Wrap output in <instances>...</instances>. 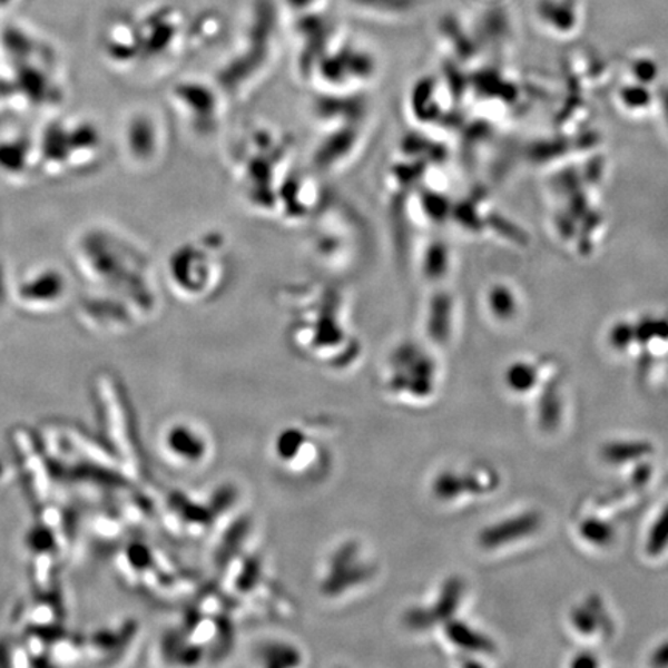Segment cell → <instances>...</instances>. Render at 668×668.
Wrapping results in <instances>:
<instances>
[{"label":"cell","instance_id":"obj_1","mask_svg":"<svg viewBox=\"0 0 668 668\" xmlns=\"http://www.w3.org/2000/svg\"><path fill=\"white\" fill-rule=\"evenodd\" d=\"M387 387L393 395L405 400L432 397L436 389L435 362L415 345H405L392 356Z\"/></svg>","mask_w":668,"mask_h":668},{"label":"cell","instance_id":"obj_2","mask_svg":"<svg viewBox=\"0 0 668 668\" xmlns=\"http://www.w3.org/2000/svg\"><path fill=\"white\" fill-rule=\"evenodd\" d=\"M499 475L491 469H473L471 472H456L453 469L439 473L432 483V494L449 503L466 494L483 495L499 488Z\"/></svg>","mask_w":668,"mask_h":668},{"label":"cell","instance_id":"obj_3","mask_svg":"<svg viewBox=\"0 0 668 668\" xmlns=\"http://www.w3.org/2000/svg\"><path fill=\"white\" fill-rule=\"evenodd\" d=\"M163 448L170 460L189 466H197L209 455L208 439L195 425L188 423L170 425L163 436Z\"/></svg>","mask_w":668,"mask_h":668},{"label":"cell","instance_id":"obj_4","mask_svg":"<svg viewBox=\"0 0 668 668\" xmlns=\"http://www.w3.org/2000/svg\"><path fill=\"white\" fill-rule=\"evenodd\" d=\"M542 514L539 511H527L522 514L509 517L499 523L489 524L481 529L479 543L484 550H499L507 544L517 542V540L527 539L536 534L542 527Z\"/></svg>","mask_w":668,"mask_h":668},{"label":"cell","instance_id":"obj_5","mask_svg":"<svg viewBox=\"0 0 668 668\" xmlns=\"http://www.w3.org/2000/svg\"><path fill=\"white\" fill-rule=\"evenodd\" d=\"M655 445L646 440H618L603 444L600 455L610 464H627L654 455Z\"/></svg>","mask_w":668,"mask_h":668},{"label":"cell","instance_id":"obj_6","mask_svg":"<svg viewBox=\"0 0 668 668\" xmlns=\"http://www.w3.org/2000/svg\"><path fill=\"white\" fill-rule=\"evenodd\" d=\"M448 638L451 639L453 646L473 651V654H494L495 651V644L487 635L480 633L475 628L460 622V620L448 623Z\"/></svg>","mask_w":668,"mask_h":668},{"label":"cell","instance_id":"obj_7","mask_svg":"<svg viewBox=\"0 0 668 668\" xmlns=\"http://www.w3.org/2000/svg\"><path fill=\"white\" fill-rule=\"evenodd\" d=\"M488 305L497 320L509 321L519 313V299L507 284H495L489 289Z\"/></svg>","mask_w":668,"mask_h":668},{"label":"cell","instance_id":"obj_8","mask_svg":"<svg viewBox=\"0 0 668 668\" xmlns=\"http://www.w3.org/2000/svg\"><path fill=\"white\" fill-rule=\"evenodd\" d=\"M537 381H539V372L536 365L524 361L509 365L504 373V383L515 393H528L536 387Z\"/></svg>","mask_w":668,"mask_h":668},{"label":"cell","instance_id":"obj_9","mask_svg":"<svg viewBox=\"0 0 668 668\" xmlns=\"http://www.w3.org/2000/svg\"><path fill=\"white\" fill-rule=\"evenodd\" d=\"M562 418V400L554 385L543 390L539 404V421L543 431H556Z\"/></svg>","mask_w":668,"mask_h":668},{"label":"cell","instance_id":"obj_10","mask_svg":"<svg viewBox=\"0 0 668 668\" xmlns=\"http://www.w3.org/2000/svg\"><path fill=\"white\" fill-rule=\"evenodd\" d=\"M579 534L595 547H608L615 540L616 531L611 523L598 517H587L579 524Z\"/></svg>","mask_w":668,"mask_h":668},{"label":"cell","instance_id":"obj_11","mask_svg":"<svg viewBox=\"0 0 668 668\" xmlns=\"http://www.w3.org/2000/svg\"><path fill=\"white\" fill-rule=\"evenodd\" d=\"M540 16H542L543 21L552 23L551 27L559 28L562 31L571 30L574 27V10L568 3L543 0L542 6H540Z\"/></svg>","mask_w":668,"mask_h":668},{"label":"cell","instance_id":"obj_12","mask_svg":"<svg viewBox=\"0 0 668 668\" xmlns=\"http://www.w3.org/2000/svg\"><path fill=\"white\" fill-rule=\"evenodd\" d=\"M668 548V503L656 517L655 523L651 524L648 532L646 550L651 557L661 556Z\"/></svg>","mask_w":668,"mask_h":668},{"label":"cell","instance_id":"obj_13","mask_svg":"<svg viewBox=\"0 0 668 668\" xmlns=\"http://www.w3.org/2000/svg\"><path fill=\"white\" fill-rule=\"evenodd\" d=\"M265 666L269 667H288L296 666L299 664L301 654L297 648L292 646H285V644H277V646L265 647L264 654Z\"/></svg>","mask_w":668,"mask_h":668},{"label":"cell","instance_id":"obj_14","mask_svg":"<svg viewBox=\"0 0 668 668\" xmlns=\"http://www.w3.org/2000/svg\"><path fill=\"white\" fill-rule=\"evenodd\" d=\"M571 623L583 636H591L599 631L598 620H596L591 608L587 603L572 608Z\"/></svg>","mask_w":668,"mask_h":668},{"label":"cell","instance_id":"obj_15","mask_svg":"<svg viewBox=\"0 0 668 668\" xmlns=\"http://www.w3.org/2000/svg\"><path fill=\"white\" fill-rule=\"evenodd\" d=\"M584 603L591 608L592 615H595L596 620H598L600 633L610 638L612 631H615V626H612V620L610 615H608L603 600L600 599L598 595H591L590 598L584 600Z\"/></svg>","mask_w":668,"mask_h":668},{"label":"cell","instance_id":"obj_16","mask_svg":"<svg viewBox=\"0 0 668 668\" xmlns=\"http://www.w3.org/2000/svg\"><path fill=\"white\" fill-rule=\"evenodd\" d=\"M636 342L635 325L630 322H619L610 332V344L619 352L630 348Z\"/></svg>","mask_w":668,"mask_h":668},{"label":"cell","instance_id":"obj_17","mask_svg":"<svg viewBox=\"0 0 668 668\" xmlns=\"http://www.w3.org/2000/svg\"><path fill=\"white\" fill-rule=\"evenodd\" d=\"M650 664L654 667H668V640L662 642L661 646L656 648L654 654H651Z\"/></svg>","mask_w":668,"mask_h":668},{"label":"cell","instance_id":"obj_18","mask_svg":"<svg viewBox=\"0 0 668 668\" xmlns=\"http://www.w3.org/2000/svg\"><path fill=\"white\" fill-rule=\"evenodd\" d=\"M570 666L572 668H596L599 667V661L596 656L583 651V654H579L574 659H572Z\"/></svg>","mask_w":668,"mask_h":668},{"label":"cell","instance_id":"obj_19","mask_svg":"<svg viewBox=\"0 0 668 668\" xmlns=\"http://www.w3.org/2000/svg\"><path fill=\"white\" fill-rule=\"evenodd\" d=\"M651 477V464L642 463L633 473V483L644 487Z\"/></svg>","mask_w":668,"mask_h":668}]
</instances>
